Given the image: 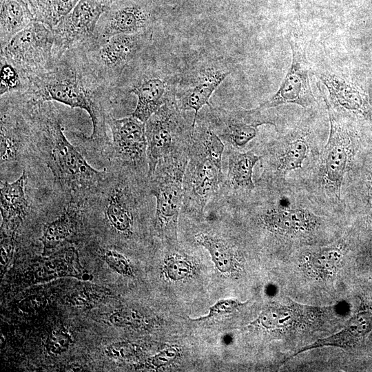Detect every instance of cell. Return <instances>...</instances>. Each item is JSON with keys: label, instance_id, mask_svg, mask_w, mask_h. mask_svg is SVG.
<instances>
[{"label": "cell", "instance_id": "obj_33", "mask_svg": "<svg viewBox=\"0 0 372 372\" xmlns=\"http://www.w3.org/2000/svg\"><path fill=\"white\" fill-rule=\"evenodd\" d=\"M103 258L109 267L118 273L125 276L133 275L129 261L118 251L110 249H107L104 252Z\"/></svg>", "mask_w": 372, "mask_h": 372}, {"label": "cell", "instance_id": "obj_25", "mask_svg": "<svg viewBox=\"0 0 372 372\" xmlns=\"http://www.w3.org/2000/svg\"><path fill=\"white\" fill-rule=\"evenodd\" d=\"M260 156L252 151L233 152L229 156L226 185L234 191L251 192L255 188L254 168Z\"/></svg>", "mask_w": 372, "mask_h": 372}, {"label": "cell", "instance_id": "obj_7", "mask_svg": "<svg viewBox=\"0 0 372 372\" xmlns=\"http://www.w3.org/2000/svg\"><path fill=\"white\" fill-rule=\"evenodd\" d=\"M185 114L174 92L145 123L148 177L161 158L190 147L193 123H189Z\"/></svg>", "mask_w": 372, "mask_h": 372}, {"label": "cell", "instance_id": "obj_8", "mask_svg": "<svg viewBox=\"0 0 372 372\" xmlns=\"http://www.w3.org/2000/svg\"><path fill=\"white\" fill-rule=\"evenodd\" d=\"M109 139L100 152L105 167H122L148 176L145 123L132 114L107 120Z\"/></svg>", "mask_w": 372, "mask_h": 372}, {"label": "cell", "instance_id": "obj_11", "mask_svg": "<svg viewBox=\"0 0 372 372\" xmlns=\"http://www.w3.org/2000/svg\"><path fill=\"white\" fill-rule=\"evenodd\" d=\"M108 7L96 0H79L52 29L53 58L57 61L70 48L93 38L97 23Z\"/></svg>", "mask_w": 372, "mask_h": 372}, {"label": "cell", "instance_id": "obj_35", "mask_svg": "<svg viewBox=\"0 0 372 372\" xmlns=\"http://www.w3.org/2000/svg\"><path fill=\"white\" fill-rule=\"evenodd\" d=\"M105 354L114 359H125L135 352V346L128 342H116L107 347Z\"/></svg>", "mask_w": 372, "mask_h": 372}, {"label": "cell", "instance_id": "obj_36", "mask_svg": "<svg viewBox=\"0 0 372 372\" xmlns=\"http://www.w3.org/2000/svg\"><path fill=\"white\" fill-rule=\"evenodd\" d=\"M178 355V351L174 348H168L152 357V364L156 367H161L172 362Z\"/></svg>", "mask_w": 372, "mask_h": 372}, {"label": "cell", "instance_id": "obj_24", "mask_svg": "<svg viewBox=\"0 0 372 372\" xmlns=\"http://www.w3.org/2000/svg\"><path fill=\"white\" fill-rule=\"evenodd\" d=\"M1 48L34 20L24 0H1Z\"/></svg>", "mask_w": 372, "mask_h": 372}, {"label": "cell", "instance_id": "obj_17", "mask_svg": "<svg viewBox=\"0 0 372 372\" xmlns=\"http://www.w3.org/2000/svg\"><path fill=\"white\" fill-rule=\"evenodd\" d=\"M28 176L25 169L14 181L1 180V212L2 227L14 231L22 223L30 210V201L26 188Z\"/></svg>", "mask_w": 372, "mask_h": 372}, {"label": "cell", "instance_id": "obj_34", "mask_svg": "<svg viewBox=\"0 0 372 372\" xmlns=\"http://www.w3.org/2000/svg\"><path fill=\"white\" fill-rule=\"evenodd\" d=\"M110 322L120 327L136 328L141 325L142 318L135 312L120 311L110 316Z\"/></svg>", "mask_w": 372, "mask_h": 372}, {"label": "cell", "instance_id": "obj_39", "mask_svg": "<svg viewBox=\"0 0 372 372\" xmlns=\"http://www.w3.org/2000/svg\"><path fill=\"white\" fill-rule=\"evenodd\" d=\"M369 203L371 205V207L372 208V180L371 183V188H370V198H369Z\"/></svg>", "mask_w": 372, "mask_h": 372}, {"label": "cell", "instance_id": "obj_14", "mask_svg": "<svg viewBox=\"0 0 372 372\" xmlns=\"http://www.w3.org/2000/svg\"><path fill=\"white\" fill-rule=\"evenodd\" d=\"M327 106L330 122L328 141L322 155L323 173L327 184L340 198L342 184L349 158L352 145L347 130L335 116L331 105L322 94Z\"/></svg>", "mask_w": 372, "mask_h": 372}, {"label": "cell", "instance_id": "obj_4", "mask_svg": "<svg viewBox=\"0 0 372 372\" xmlns=\"http://www.w3.org/2000/svg\"><path fill=\"white\" fill-rule=\"evenodd\" d=\"M1 180L23 169L32 160L34 139L33 103L22 93L1 96Z\"/></svg>", "mask_w": 372, "mask_h": 372}, {"label": "cell", "instance_id": "obj_18", "mask_svg": "<svg viewBox=\"0 0 372 372\" xmlns=\"http://www.w3.org/2000/svg\"><path fill=\"white\" fill-rule=\"evenodd\" d=\"M372 331V309H363L351 316L338 332L303 347L291 357L302 352L324 347L349 349L361 346Z\"/></svg>", "mask_w": 372, "mask_h": 372}, {"label": "cell", "instance_id": "obj_1", "mask_svg": "<svg viewBox=\"0 0 372 372\" xmlns=\"http://www.w3.org/2000/svg\"><path fill=\"white\" fill-rule=\"evenodd\" d=\"M29 81L23 94L31 102L56 101L85 110L93 126L87 139L91 146L101 149L109 139L107 120L116 96L92 69L81 45L68 50L49 70Z\"/></svg>", "mask_w": 372, "mask_h": 372}, {"label": "cell", "instance_id": "obj_5", "mask_svg": "<svg viewBox=\"0 0 372 372\" xmlns=\"http://www.w3.org/2000/svg\"><path fill=\"white\" fill-rule=\"evenodd\" d=\"M189 148L161 158L149 177V189L156 199L155 227L170 242L177 241V224L183 202V178Z\"/></svg>", "mask_w": 372, "mask_h": 372}, {"label": "cell", "instance_id": "obj_19", "mask_svg": "<svg viewBox=\"0 0 372 372\" xmlns=\"http://www.w3.org/2000/svg\"><path fill=\"white\" fill-rule=\"evenodd\" d=\"M261 220L270 231L282 235H299L314 230L320 220L305 209L272 207L262 215Z\"/></svg>", "mask_w": 372, "mask_h": 372}, {"label": "cell", "instance_id": "obj_3", "mask_svg": "<svg viewBox=\"0 0 372 372\" xmlns=\"http://www.w3.org/2000/svg\"><path fill=\"white\" fill-rule=\"evenodd\" d=\"M225 145L204 123L195 125L189 160L183 178V209L203 216L207 203L218 192L223 182L222 158Z\"/></svg>", "mask_w": 372, "mask_h": 372}, {"label": "cell", "instance_id": "obj_27", "mask_svg": "<svg viewBox=\"0 0 372 372\" xmlns=\"http://www.w3.org/2000/svg\"><path fill=\"white\" fill-rule=\"evenodd\" d=\"M79 0H24L34 20L53 28Z\"/></svg>", "mask_w": 372, "mask_h": 372}, {"label": "cell", "instance_id": "obj_13", "mask_svg": "<svg viewBox=\"0 0 372 372\" xmlns=\"http://www.w3.org/2000/svg\"><path fill=\"white\" fill-rule=\"evenodd\" d=\"M289 43L293 56L291 67L277 92L256 107L258 110L289 103L308 107L316 101L309 83L305 49L291 39Z\"/></svg>", "mask_w": 372, "mask_h": 372}, {"label": "cell", "instance_id": "obj_10", "mask_svg": "<svg viewBox=\"0 0 372 372\" xmlns=\"http://www.w3.org/2000/svg\"><path fill=\"white\" fill-rule=\"evenodd\" d=\"M141 59L122 76L116 87V96L123 90L134 94L137 104L132 115L146 123L175 92L163 75Z\"/></svg>", "mask_w": 372, "mask_h": 372}, {"label": "cell", "instance_id": "obj_15", "mask_svg": "<svg viewBox=\"0 0 372 372\" xmlns=\"http://www.w3.org/2000/svg\"><path fill=\"white\" fill-rule=\"evenodd\" d=\"M229 74L224 65L207 63L196 69L187 80L179 82L180 92L175 90L176 99L181 110H194V128L198 112L205 105L211 107V94Z\"/></svg>", "mask_w": 372, "mask_h": 372}, {"label": "cell", "instance_id": "obj_37", "mask_svg": "<svg viewBox=\"0 0 372 372\" xmlns=\"http://www.w3.org/2000/svg\"><path fill=\"white\" fill-rule=\"evenodd\" d=\"M278 204V206L280 207H289V205L290 204V203L287 198H282L280 199Z\"/></svg>", "mask_w": 372, "mask_h": 372}, {"label": "cell", "instance_id": "obj_31", "mask_svg": "<svg viewBox=\"0 0 372 372\" xmlns=\"http://www.w3.org/2000/svg\"><path fill=\"white\" fill-rule=\"evenodd\" d=\"M248 301L241 302L236 298L222 299L209 308L208 314L197 318H189L192 321H202L212 318L232 313L244 307Z\"/></svg>", "mask_w": 372, "mask_h": 372}, {"label": "cell", "instance_id": "obj_30", "mask_svg": "<svg viewBox=\"0 0 372 372\" xmlns=\"http://www.w3.org/2000/svg\"><path fill=\"white\" fill-rule=\"evenodd\" d=\"M164 269L167 278L177 281L188 276L192 268L187 260L176 254L168 257L165 260Z\"/></svg>", "mask_w": 372, "mask_h": 372}, {"label": "cell", "instance_id": "obj_32", "mask_svg": "<svg viewBox=\"0 0 372 372\" xmlns=\"http://www.w3.org/2000/svg\"><path fill=\"white\" fill-rule=\"evenodd\" d=\"M72 342L70 334L64 329H61L49 335L45 347L50 354L59 355L66 351Z\"/></svg>", "mask_w": 372, "mask_h": 372}, {"label": "cell", "instance_id": "obj_20", "mask_svg": "<svg viewBox=\"0 0 372 372\" xmlns=\"http://www.w3.org/2000/svg\"><path fill=\"white\" fill-rule=\"evenodd\" d=\"M343 256L342 245L335 244L308 253L301 265L304 271L313 279L327 280L338 272Z\"/></svg>", "mask_w": 372, "mask_h": 372}, {"label": "cell", "instance_id": "obj_22", "mask_svg": "<svg viewBox=\"0 0 372 372\" xmlns=\"http://www.w3.org/2000/svg\"><path fill=\"white\" fill-rule=\"evenodd\" d=\"M83 217L82 205L72 203L64 205L63 213L43 227L41 240L44 247L53 249L68 240L74 234Z\"/></svg>", "mask_w": 372, "mask_h": 372}, {"label": "cell", "instance_id": "obj_21", "mask_svg": "<svg viewBox=\"0 0 372 372\" xmlns=\"http://www.w3.org/2000/svg\"><path fill=\"white\" fill-rule=\"evenodd\" d=\"M304 309L297 304L271 302L262 309L251 325L271 331L291 329L303 321Z\"/></svg>", "mask_w": 372, "mask_h": 372}, {"label": "cell", "instance_id": "obj_26", "mask_svg": "<svg viewBox=\"0 0 372 372\" xmlns=\"http://www.w3.org/2000/svg\"><path fill=\"white\" fill-rule=\"evenodd\" d=\"M316 75L327 87L331 99L335 103L350 110L364 109L365 105L364 94L344 79L328 72H318Z\"/></svg>", "mask_w": 372, "mask_h": 372}, {"label": "cell", "instance_id": "obj_28", "mask_svg": "<svg viewBox=\"0 0 372 372\" xmlns=\"http://www.w3.org/2000/svg\"><path fill=\"white\" fill-rule=\"evenodd\" d=\"M0 95L23 93L29 87V78L14 64L1 56Z\"/></svg>", "mask_w": 372, "mask_h": 372}, {"label": "cell", "instance_id": "obj_38", "mask_svg": "<svg viewBox=\"0 0 372 372\" xmlns=\"http://www.w3.org/2000/svg\"><path fill=\"white\" fill-rule=\"evenodd\" d=\"M96 1H99L100 3H103L105 6L108 7L110 5H111L116 0H96Z\"/></svg>", "mask_w": 372, "mask_h": 372}, {"label": "cell", "instance_id": "obj_16", "mask_svg": "<svg viewBox=\"0 0 372 372\" xmlns=\"http://www.w3.org/2000/svg\"><path fill=\"white\" fill-rule=\"evenodd\" d=\"M257 114L256 109L229 112L210 107L207 122L223 141L240 149L256 137L258 126L266 123L256 118Z\"/></svg>", "mask_w": 372, "mask_h": 372}, {"label": "cell", "instance_id": "obj_2", "mask_svg": "<svg viewBox=\"0 0 372 372\" xmlns=\"http://www.w3.org/2000/svg\"><path fill=\"white\" fill-rule=\"evenodd\" d=\"M34 161L45 164L53 180V189L59 201L83 205L106 174L87 161L80 149L64 134L61 111L50 101L33 107Z\"/></svg>", "mask_w": 372, "mask_h": 372}, {"label": "cell", "instance_id": "obj_9", "mask_svg": "<svg viewBox=\"0 0 372 372\" xmlns=\"http://www.w3.org/2000/svg\"><path fill=\"white\" fill-rule=\"evenodd\" d=\"M53 29L34 20L1 48L6 58L28 78L49 70L54 64Z\"/></svg>", "mask_w": 372, "mask_h": 372}, {"label": "cell", "instance_id": "obj_6", "mask_svg": "<svg viewBox=\"0 0 372 372\" xmlns=\"http://www.w3.org/2000/svg\"><path fill=\"white\" fill-rule=\"evenodd\" d=\"M153 34L154 30H149L117 34L103 40L92 38L80 45L92 69L116 95L121 79L143 57L152 43Z\"/></svg>", "mask_w": 372, "mask_h": 372}, {"label": "cell", "instance_id": "obj_23", "mask_svg": "<svg viewBox=\"0 0 372 372\" xmlns=\"http://www.w3.org/2000/svg\"><path fill=\"white\" fill-rule=\"evenodd\" d=\"M195 242L205 247L219 271L232 273L239 267L238 255L234 247L223 237L211 232H199L194 236Z\"/></svg>", "mask_w": 372, "mask_h": 372}, {"label": "cell", "instance_id": "obj_29", "mask_svg": "<svg viewBox=\"0 0 372 372\" xmlns=\"http://www.w3.org/2000/svg\"><path fill=\"white\" fill-rule=\"evenodd\" d=\"M308 143L302 138L290 142L278 158V170L283 172L301 168L308 154Z\"/></svg>", "mask_w": 372, "mask_h": 372}, {"label": "cell", "instance_id": "obj_12", "mask_svg": "<svg viewBox=\"0 0 372 372\" xmlns=\"http://www.w3.org/2000/svg\"><path fill=\"white\" fill-rule=\"evenodd\" d=\"M155 22L154 12L147 3L141 0H116L101 16L93 39L103 40L153 30Z\"/></svg>", "mask_w": 372, "mask_h": 372}]
</instances>
